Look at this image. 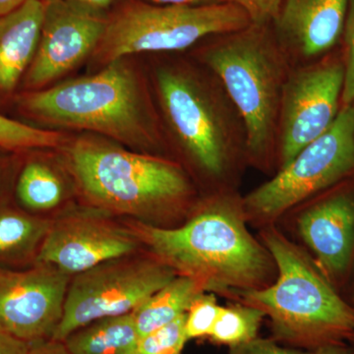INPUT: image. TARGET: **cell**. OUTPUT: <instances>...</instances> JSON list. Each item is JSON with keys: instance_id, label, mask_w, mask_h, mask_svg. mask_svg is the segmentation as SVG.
Masks as SVG:
<instances>
[{"instance_id": "1", "label": "cell", "mask_w": 354, "mask_h": 354, "mask_svg": "<svg viewBox=\"0 0 354 354\" xmlns=\"http://www.w3.org/2000/svg\"><path fill=\"white\" fill-rule=\"evenodd\" d=\"M128 225L150 255L177 276L192 279L204 291L259 288L271 268L268 254L230 203H216L180 227L140 221Z\"/></svg>"}, {"instance_id": "2", "label": "cell", "mask_w": 354, "mask_h": 354, "mask_svg": "<svg viewBox=\"0 0 354 354\" xmlns=\"http://www.w3.org/2000/svg\"><path fill=\"white\" fill-rule=\"evenodd\" d=\"M278 267L274 285L239 291L244 304L271 319L274 341L315 349L348 341L354 308L324 276L314 261L274 230L263 234Z\"/></svg>"}, {"instance_id": "3", "label": "cell", "mask_w": 354, "mask_h": 354, "mask_svg": "<svg viewBox=\"0 0 354 354\" xmlns=\"http://www.w3.org/2000/svg\"><path fill=\"white\" fill-rule=\"evenodd\" d=\"M21 104L53 127L100 133L137 148L157 142V130L136 74L122 59L95 75L30 93Z\"/></svg>"}, {"instance_id": "4", "label": "cell", "mask_w": 354, "mask_h": 354, "mask_svg": "<svg viewBox=\"0 0 354 354\" xmlns=\"http://www.w3.org/2000/svg\"><path fill=\"white\" fill-rule=\"evenodd\" d=\"M67 165L92 208L141 218L156 215L188 196L183 169L164 158L130 152L83 137L69 147Z\"/></svg>"}, {"instance_id": "5", "label": "cell", "mask_w": 354, "mask_h": 354, "mask_svg": "<svg viewBox=\"0 0 354 354\" xmlns=\"http://www.w3.org/2000/svg\"><path fill=\"white\" fill-rule=\"evenodd\" d=\"M239 118L245 149L265 160L278 139L279 109L288 72L283 53L264 26L221 35L203 53Z\"/></svg>"}, {"instance_id": "6", "label": "cell", "mask_w": 354, "mask_h": 354, "mask_svg": "<svg viewBox=\"0 0 354 354\" xmlns=\"http://www.w3.org/2000/svg\"><path fill=\"white\" fill-rule=\"evenodd\" d=\"M250 25L244 10L230 2L201 6L133 2L108 20L93 55L106 65L134 53L186 50L206 37L230 34Z\"/></svg>"}, {"instance_id": "7", "label": "cell", "mask_w": 354, "mask_h": 354, "mask_svg": "<svg viewBox=\"0 0 354 354\" xmlns=\"http://www.w3.org/2000/svg\"><path fill=\"white\" fill-rule=\"evenodd\" d=\"M158 93L172 134L207 174L223 176L239 132L236 111L223 88H215L185 70L158 72ZM243 130V129H241ZM245 138V137H244Z\"/></svg>"}, {"instance_id": "8", "label": "cell", "mask_w": 354, "mask_h": 354, "mask_svg": "<svg viewBox=\"0 0 354 354\" xmlns=\"http://www.w3.org/2000/svg\"><path fill=\"white\" fill-rule=\"evenodd\" d=\"M354 177V106H342L332 127L244 199L247 213L270 220Z\"/></svg>"}, {"instance_id": "9", "label": "cell", "mask_w": 354, "mask_h": 354, "mask_svg": "<svg viewBox=\"0 0 354 354\" xmlns=\"http://www.w3.org/2000/svg\"><path fill=\"white\" fill-rule=\"evenodd\" d=\"M177 274L152 255L106 261L70 279L64 315L51 339L64 342L88 324L131 313Z\"/></svg>"}, {"instance_id": "10", "label": "cell", "mask_w": 354, "mask_h": 354, "mask_svg": "<svg viewBox=\"0 0 354 354\" xmlns=\"http://www.w3.org/2000/svg\"><path fill=\"white\" fill-rule=\"evenodd\" d=\"M344 76L339 55L288 74L278 125L281 167L332 127L342 108Z\"/></svg>"}, {"instance_id": "11", "label": "cell", "mask_w": 354, "mask_h": 354, "mask_svg": "<svg viewBox=\"0 0 354 354\" xmlns=\"http://www.w3.org/2000/svg\"><path fill=\"white\" fill-rule=\"evenodd\" d=\"M72 277L53 266H0V330L32 344L53 337Z\"/></svg>"}, {"instance_id": "12", "label": "cell", "mask_w": 354, "mask_h": 354, "mask_svg": "<svg viewBox=\"0 0 354 354\" xmlns=\"http://www.w3.org/2000/svg\"><path fill=\"white\" fill-rule=\"evenodd\" d=\"M108 20L101 9L73 0H46L41 36L26 73V85L41 88L93 55Z\"/></svg>"}, {"instance_id": "13", "label": "cell", "mask_w": 354, "mask_h": 354, "mask_svg": "<svg viewBox=\"0 0 354 354\" xmlns=\"http://www.w3.org/2000/svg\"><path fill=\"white\" fill-rule=\"evenodd\" d=\"M140 242L129 230L92 208L64 214L50 221L36 263L73 277L106 261L131 255Z\"/></svg>"}, {"instance_id": "14", "label": "cell", "mask_w": 354, "mask_h": 354, "mask_svg": "<svg viewBox=\"0 0 354 354\" xmlns=\"http://www.w3.org/2000/svg\"><path fill=\"white\" fill-rule=\"evenodd\" d=\"M298 232L335 290L348 285L354 269V177L325 191L305 209Z\"/></svg>"}, {"instance_id": "15", "label": "cell", "mask_w": 354, "mask_h": 354, "mask_svg": "<svg viewBox=\"0 0 354 354\" xmlns=\"http://www.w3.org/2000/svg\"><path fill=\"white\" fill-rule=\"evenodd\" d=\"M349 0H285L274 21L283 44L299 57L329 53L342 39Z\"/></svg>"}, {"instance_id": "16", "label": "cell", "mask_w": 354, "mask_h": 354, "mask_svg": "<svg viewBox=\"0 0 354 354\" xmlns=\"http://www.w3.org/2000/svg\"><path fill=\"white\" fill-rule=\"evenodd\" d=\"M44 1L30 0L12 12L0 15L1 92H11L31 64L41 36Z\"/></svg>"}, {"instance_id": "17", "label": "cell", "mask_w": 354, "mask_h": 354, "mask_svg": "<svg viewBox=\"0 0 354 354\" xmlns=\"http://www.w3.org/2000/svg\"><path fill=\"white\" fill-rule=\"evenodd\" d=\"M50 221L0 202V266L26 268L35 264Z\"/></svg>"}, {"instance_id": "18", "label": "cell", "mask_w": 354, "mask_h": 354, "mask_svg": "<svg viewBox=\"0 0 354 354\" xmlns=\"http://www.w3.org/2000/svg\"><path fill=\"white\" fill-rule=\"evenodd\" d=\"M139 335L131 313L106 317L64 339L73 354H136Z\"/></svg>"}, {"instance_id": "19", "label": "cell", "mask_w": 354, "mask_h": 354, "mask_svg": "<svg viewBox=\"0 0 354 354\" xmlns=\"http://www.w3.org/2000/svg\"><path fill=\"white\" fill-rule=\"evenodd\" d=\"M202 292L201 286L192 279L176 276L131 312L139 337L186 314L193 300Z\"/></svg>"}, {"instance_id": "20", "label": "cell", "mask_w": 354, "mask_h": 354, "mask_svg": "<svg viewBox=\"0 0 354 354\" xmlns=\"http://www.w3.org/2000/svg\"><path fill=\"white\" fill-rule=\"evenodd\" d=\"M16 196L20 208L37 215L59 206L64 197V184L48 165L32 160L18 176Z\"/></svg>"}, {"instance_id": "21", "label": "cell", "mask_w": 354, "mask_h": 354, "mask_svg": "<svg viewBox=\"0 0 354 354\" xmlns=\"http://www.w3.org/2000/svg\"><path fill=\"white\" fill-rule=\"evenodd\" d=\"M265 314L249 305L221 307L213 330L209 335L212 342L230 348L241 346L258 337Z\"/></svg>"}, {"instance_id": "22", "label": "cell", "mask_w": 354, "mask_h": 354, "mask_svg": "<svg viewBox=\"0 0 354 354\" xmlns=\"http://www.w3.org/2000/svg\"><path fill=\"white\" fill-rule=\"evenodd\" d=\"M59 133L30 127L0 114V147L8 150L55 148L62 145Z\"/></svg>"}, {"instance_id": "23", "label": "cell", "mask_w": 354, "mask_h": 354, "mask_svg": "<svg viewBox=\"0 0 354 354\" xmlns=\"http://www.w3.org/2000/svg\"><path fill=\"white\" fill-rule=\"evenodd\" d=\"M185 320L183 314L169 325L140 337L136 354H183L188 342Z\"/></svg>"}, {"instance_id": "24", "label": "cell", "mask_w": 354, "mask_h": 354, "mask_svg": "<svg viewBox=\"0 0 354 354\" xmlns=\"http://www.w3.org/2000/svg\"><path fill=\"white\" fill-rule=\"evenodd\" d=\"M220 310L213 295L202 292L198 295L186 312L185 334L188 341L209 337Z\"/></svg>"}, {"instance_id": "25", "label": "cell", "mask_w": 354, "mask_h": 354, "mask_svg": "<svg viewBox=\"0 0 354 354\" xmlns=\"http://www.w3.org/2000/svg\"><path fill=\"white\" fill-rule=\"evenodd\" d=\"M227 354H354V346L348 342L330 344L315 349L283 348L274 339H259L230 348Z\"/></svg>"}, {"instance_id": "26", "label": "cell", "mask_w": 354, "mask_h": 354, "mask_svg": "<svg viewBox=\"0 0 354 354\" xmlns=\"http://www.w3.org/2000/svg\"><path fill=\"white\" fill-rule=\"evenodd\" d=\"M342 39L344 41L342 57L344 69L342 106H354V0H349Z\"/></svg>"}, {"instance_id": "27", "label": "cell", "mask_w": 354, "mask_h": 354, "mask_svg": "<svg viewBox=\"0 0 354 354\" xmlns=\"http://www.w3.org/2000/svg\"><path fill=\"white\" fill-rule=\"evenodd\" d=\"M241 7L250 19L251 25L264 26L274 23L285 0H225Z\"/></svg>"}, {"instance_id": "28", "label": "cell", "mask_w": 354, "mask_h": 354, "mask_svg": "<svg viewBox=\"0 0 354 354\" xmlns=\"http://www.w3.org/2000/svg\"><path fill=\"white\" fill-rule=\"evenodd\" d=\"M29 354H73L64 342L48 339L29 344Z\"/></svg>"}, {"instance_id": "29", "label": "cell", "mask_w": 354, "mask_h": 354, "mask_svg": "<svg viewBox=\"0 0 354 354\" xmlns=\"http://www.w3.org/2000/svg\"><path fill=\"white\" fill-rule=\"evenodd\" d=\"M29 344L0 330V354H29Z\"/></svg>"}, {"instance_id": "30", "label": "cell", "mask_w": 354, "mask_h": 354, "mask_svg": "<svg viewBox=\"0 0 354 354\" xmlns=\"http://www.w3.org/2000/svg\"><path fill=\"white\" fill-rule=\"evenodd\" d=\"M157 6H201L223 3L225 0H148Z\"/></svg>"}, {"instance_id": "31", "label": "cell", "mask_w": 354, "mask_h": 354, "mask_svg": "<svg viewBox=\"0 0 354 354\" xmlns=\"http://www.w3.org/2000/svg\"><path fill=\"white\" fill-rule=\"evenodd\" d=\"M28 1L30 0H0V15L12 12Z\"/></svg>"}, {"instance_id": "32", "label": "cell", "mask_w": 354, "mask_h": 354, "mask_svg": "<svg viewBox=\"0 0 354 354\" xmlns=\"http://www.w3.org/2000/svg\"><path fill=\"white\" fill-rule=\"evenodd\" d=\"M73 1L79 2V3L85 4V6L94 7V8L102 9L104 8L111 3L113 0H73Z\"/></svg>"}, {"instance_id": "33", "label": "cell", "mask_w": 354, "mask_h": 354, "mask_svg": "<svg viewBox=\"0 0 354 354\" xmlns=\"http://www.w3.org/2000/svg\"><path fill=\"white\" fill-rule=\"evenodd\" d=\"M349 297L346 299L349 305L354 308V269L353 274H351V279H349Z\"/></svg>"}, {"instance_id": "34", "label": "cell", "mask_w": 354, "mask_h": 354, "mask_svg": "<svg viewBox=\"0 0 354 354\" xmlns=\"http://www.w3.org/2000/svg\"><path fill=\"white\" fill-rule=\"evenodd\" d=\"M349 344H353L354 346V333L353 335H351V337H349L348 341Z\"/></svg>"}]
</instances>
